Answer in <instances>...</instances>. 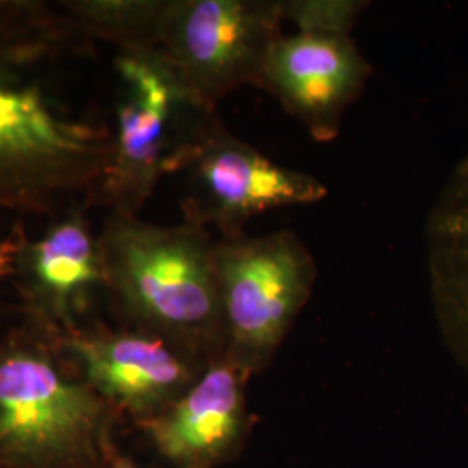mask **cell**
Segmentation results:
<instances>
[{"instance_id": "obj_7", "label": "cell", "mask_w": 468, "mask_h": 468, "mask_svg": "<svg viewBox=\"0 0 468 468\" xmlns=\"http://www.w3.org/2000/svg\"><path fill=\"white\" fill-rule=\"evenodd\" d=\"M282 0H162L154 48L205 113L245 85L259 87L282 35Z\"/></svg>"}, {"instance_id": "obj_2", "label": "cell", "mask_w": 468, "mask_h": 468, "mask_svg": "<svg viewBox=\"0 0 468 468\" xmlns=\"http://www.w3.org/2000/svg\"><path fill=\"white\" fill-rule=\"evenodd\" d=\"M208 229L106 214L100 245L106 295L120 324L165 336L201 357L226 354V332Z\"/></svg>"}, {"instance_id": "obj_3", "label": "cell", "mask_w": 468, "mask_h": 468, "mask_svg": "<svg viewBox=\"0 0 468 468\" xmlns=\"http://www.w3.org/2000/svg\"><path fill=\"white\" fill-rule=\"evenodd\" d=\"M123 421L54 335L23 321L0 340V468H101Z\"/></svg>"}, {"instance_id": "obj_16", "label": "cell", "mask_w": 468, "mask_h": 468, "mask_svg": "<svg viewBox=\"0 0 468 468\" xmlns=\"http://www.w3.org/2000/svg\"><path fill=\"white\" fill-rule=\"evenodd\" d=\"M101 468H143L139 463H135L131 456L125 452H120V448L113 452V454L108 458V462Z\"/></svg>"}, {"instance_id": "obj_13", "label": "cell", "mask_w": 468, "mask_h": 468, "mask_svg": "<svg viewBox=\"0 0 468 468\" xmlns=\"http://www.w3.org/2000/svg\"><path fill=\"white\" fill-rule=\"evenodd\" d=\"M61 7L94 44L115 49L154 48L162 0H59Z\"/></svg>"}, {"instance_id": "obj_9", "label": "cell", "mask_w": 468, "mask_h": 468, "mask_svg": "<svg viewBox=\"0 0 468 468\" xmlns=\"http://www.w3.org/2000/svg\"><path fill=\"white\" fill-rule=\"evenodd\" d=\"M85 205L49 218L30 238L21 220L13 229V271L25 321L59 336L87 324L96 299L106 293V272L96 231Z\"/></svg>"}, {"instance_id": "obj_5", "label": "cell", "mask_w": 468, "mask_h": 468, "mask_svg": "<svg viewBox=\"0 0 468 468\" xmlns=\"http://www.w3.org/2000/svg\"><path fill=\"white\" fill-rule=\"evenodd\" d=\"M214 269L226 332V357L251 378L271 367L307 305L318 266L301 236L218 238Z\"/></svg>"}, {"instance_id": "obj_14", "label": "cell", "mask_w": 468, "mask_h": 468, "mask_svg": "<svg viewBox=\"0 0 468 468\" xmlns=\"http://www.w3.org/2000/svg\"><path fill=\"white\" fill-rule=\"evenodd\" d=\"M284 21H293L297 32L351 35L369 5L361 0H282Z\"/></svg>"}, {"instance_id": "obj_10", "label": "cell", "mask_w": 468, "mask_h": 468, "mask_svg": "<svg viewBox=\"0 0 468 468\" xmlns=\"http://www.w3.org/2000/svg\"><path fill=\"white\" fill-rule=\"evenodd\" d=\"M373 68L351 35L295 32L278 37L261 89L318 143L335 141L346 112L367 89Z\"/></svg>"}, {"instance_id": "obj_4", "label": "cell", "mask_w": 468, "mask_h": 468, "mask_svg": "<svg viewBox=\"0 0 468 468\" xmlns=\"http://www.w3.org/2000/svg\"><path fill=\"white\" fill-rule=\"evenodd\" d=\"M118 94L112 127V154L96 207L108 214L139 216L170 176L172 162L193 134L201 112L177 71L156 48L118 49Z\"/></svg>"}, {"instance_id": "obj_1", "label": "cell", "mask_w": 468, "mask_h": 468, "mask_svg": "<svg viewBox=\"0 0 468 468\" xmlns=\"http://www.w3.org/2000/svg\"><path fill=\"white\" fill-rule=\"evenodd\" d=\"M94 42L58 2L0 0V210L54 218L96 207L112 127L67 98L61 67Z\"/></svg>"}, {"instance_id": "obj_15", "label": "cell", "mask_w": 468, "mask_h": 468, "mask_svg": "<svg viewBox=\"0 0 468 468\" xmlns=\"http://www.w3.org/2000/svg\"><path fill=\"white\" fill-rule=\"evenodd\" d=\"M13 255H15V236L0 239V282L11 276L13 271Z\"/></svg>"}, {"instance_id": "obj_6", "label": "cell", "mask_w": 468, "mask_h": 468, "mask_svg": "<svg viewBox=\"0 0 468 468\" xmlns=\"http://www.w3.org/2000/svg\"><path fill=\"white\" fill-rule=\"evenodd\" d=\"M183 176V220L220 238L243 236L264 212L314 205L328 197V186L314 176L284 167L231 134L216 113L205 115L177 151L170 176Z\"/></svg>"}, {"instance_id": "obj_11", "label": "cell", "mask_w": 468, "mask_h": 468, "mask_svg": "<svg viewBox=\"0 0 468 468\" xmlns=\"http://www.w3.org/2000/svg\"><path fill=\"white\" fill-rule=\"evenodd\" d=\"M250 380L222 356L179 401L137 429L172 468L222 467L239 456L250 435Z\"/></svg>"}, {"instance_id": "obj_12", "label": "cell", "mask_w": 468, "mask_h": 468, "mask_svg": "<svg viewBox=\"0 0 468 468\" xmlns=\"http://www.w3.org/2000/svg\"><path fill=\"white\" fill-rule=\"evenodd\" d=\"M425 251L439 334L468 373V154L454 165L429 210Z\"/></svg>"}, {"instance_id": "obj_8", "label": "cell", "mask_w": 468, "mask_h": 468, "mask_svg": "<svg viewBox=\"0 0 468 468\" xmlns=\"http://www.w3.org/2000/svg\"><path fill=\"white\" fill-rule=\"evenodd\" d=\"M56 340L85 382L135 427L179 401L210 365L165 336L125 324L87 323Z\"/></svg>"}]
</instances>
